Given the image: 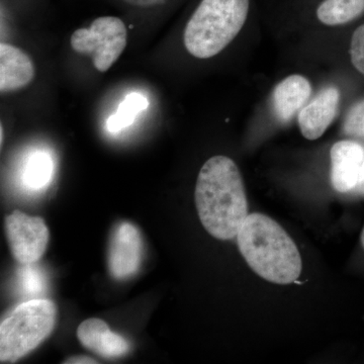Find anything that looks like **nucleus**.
<instances>
[{
	"mask_svg": "<svg viewBox=\"0 0 364 364\" xmlns=\"http://www.w3.org/2000/svg\"><path fill=\"white\" fill-rule=\"evenodd\" d=\"M350 56L353 66L364 75V23L352 36Z\"/></svg>",
	"mask_w": 364,
	"mask_h": 364,
	"instance_id": "obj_18",
	"label": "nucleus"
},
{
	"mask_svg": "<svg viewBox=\"0 0 364 364\" xmlns=\"http://www.w3.org/2000/svg\"><path fill=\"white\" fill-rule=\"evenodd\" d=\"M361 244H363V248H364V229L363 231V234H361Z\"/></svg>",
	"mask_w": 364,
	"mask_h": 364,
	"instance_id": "obj_23",
	"label": "nucleus"
},
{
	"mask_svg": "<svg viewBox=\"0 0 364 364\" xmlns=\"http://www.w3.org/2000/svg\"><path fill=\"white\" fill-rule=\"evenodd\" d=\"M77 337L86 349L105 358H121L130 350L129 342L121 335L112 332L109 325L100 318H88L81 323Z\"/></svg>",
	"mask_w": 364,
	"mask_h": 364,
	"instance_id": "obj_10",
	"label": "nucleus"
},
{
	"mask_svg": "<svg viewBox=\"0 0 364 364\" xmlns=\"http://www.w3.org/2000/svg\"><path fill=\"white\" fill-rule=\"evenodd\" d=\"M0 143H4V129H2L1 126V130H0Z\"/></svg>",
	"mask_w": 364,
	"mask_h": 364,
	"instance_id": "obj_22",
	"label": "nucleus"
},
{
	"mask_svg": "<svg viewBox=\"0 0 364 364\" xmlns=\"http://www.w3.org/2000/svg\"><path fill=\"white\" fill-rule=\"evenodd\" d=\"M340 92L335 86H328L318 93L299 114V126L308 140H317L334 121L338 112Z\"/></svg>",
	"mask_w": 364,
	"mask_h": 364,
	"instance_id": "obj_8",
	"label": "nucleus"
},
{
	"mask_svg": "<svg viewBox=\"0 0 364 364\" xmlns=\"http://www.w3.org/2000/svg\"><path fill=\"white\" fill-rule=\"evenodd\" d=\"M353 191L359 193V195L364 196V161L363 167H361L360 176H359L358 184H356L355 188H354Z\"/></svg>",
	"mask_w": 364,
	"mask_h": 364,
	"instance_id": "obj_21",
	"label": "nucleus"
},
{
	"mask_svg": "<svg viewBox=\"0 0 364 364\" xmlns=\"http://www.w3.org/2000/svg\"><path fill=\"white\" fill-rule=\"evenodd\" d=\"M18 287L21 294L25 296H30L32 299L36 296L44 294L46 289V279L44 272L33 264H23L18 270Z\"/></svg>",
	"mask_w": 364,
	"mask_h": 364,
	"instance_id": "obj_16",
	"label": "nucleus"
},
{
	"mask_svg": "<svg viewBox=\"0 0 364 364\" xmlns=\"http://www.w3.org/2000/svg\"><path fill=\"white\" fill-rule=\"evenodd\" d=\"M312 95L310 81L304 76H289L275 86L272 93L273 112L282 122H289L305 105Z\"/></svg>",
	"mask_w": 364,
	"mask_h": 364,
	"instance_id": "obj_12",
	"label": "nucleus"
},
{
	"mask_svg": "<svg viewBox=\"0 0 364 364\" xmlns=\"http://www.w3.org/2000/svg\"><path fill=\"white\" fill-rule=\"evenodd\" d=\"M149 102L147 98L138 92L127 95L119 105V109L107 119V129L111 133H119L134 123L136 116L147 109Z\"/></svg>",
	"mask_w": 364,
	"mask_h": 364,
	"instance_id": "obj_15",
	"label": "nucleus"
},
{
	"mask_svg": "<svg viewBox=\"0 0 364 364\" xmlns=\"http://www.w3.org/2000/svg\"><path fill=\"white\" fill-rule=\"evenodd\" d=\"M196 205L208 233L219 240L236 238L249 214L245 188L233 160L219 155L203 164L196 181Z\"/></svg>",
	"mask_w": 364,
	"mask_h": 364,
	"instance_id": "obj_1",
	"label": "nucleus"
},
{
	"mask_svg": "<svg viewBox=\"0 0 364 364\" xmlns=\"http://www.w3.org/2000/svg\"><path fill=\"white\" fill-rule=\"evenodd\" d=\"M364 14V0H325L316 9L317 20L323 25H346Z\"/></svg>",
	"mask_w": 364,
	"mask_h": 364,
	"instance_id": "obj_13",
	"label": "nucleus"
},
{
	"mask_svg": "<svg viewBox=\"0 0 364 364\" xmlns=\"http://www.w3.org/2000/svg\"><path fill=\"white\" fill-rule=\"evenodd\" d=\"M239 250L254 272L277 284H293L303 262L293 239L267 215H247L237 235Z\"/></svg>",
	"mask_w": 364,
	"mask_h": 364,
	"instance_id": "obj_2",
	"label": "nucleus"
},
{
	"mask_svg": "<svg viewBox=\"0 0 364 364\" xmlns=\"http://www.w3.org/2000/svg\"><path fill=\"white\" fill-rule=\"evenodd\" d=\"M4 227L11 254L21 265L33 264L44 255L50 234L42 218L16 210L7 215Z\"/></svg>",
	"mask_w": 364,
	"mask_h": 364,
	"instance_id": "obj_6",
	"label": "nucleus"
},
{
	"mask_svg": "<svg viewBox=\"0 0 364 364\" xmlns=\"http://www.w3.org/2000/svg\"><path fill=\"white\" fill-rule=\"evenodd\" d=\"M330 156L333 188L342 193L353 191L364 161L363 146L353 141H340L333 145Z\"/></svg>",
	"mask_w": 364,
	"mask_h": 364,
	"instance_id": "obj_9",
	"label": "nucleus"
},
{
	"mask_svg": "<svg viewBox=\"0 0 364 364\" xmlns=\"http://www.w3.org/2000/svg\"><path fill=\"white\" fill-rule=\"evenodd\" d=\"M36 69L32 59L20 48L0 44V90L1 92L21 90L32 82Z\"/></svg>",
	"mask_w": 364,
	"mask_h": 364,
	"instance_id": "obj_11",
	"label": "nucleus"
},
{
	"mask_svg": "<svg viewBox=\"0 0 364 364\" xmlns=\"http://www.w3.org/2000/svg\"><path fill=\"white\" fill-rule=\"evenodd\" d=\"M344 131L348 135L364 136V100L352 107L347 114Z\"/></svg>",
	"mask_w": 364,
	"mask_h": 364,
	"instance_id": "obj_17",
	"label": "nucleus"
},
{
	"mask_svg": "<svg viewBox=\"0 0 364 364\" xmlns=\"http://www.w3.org/2000/svg\"><path fill=\"white\" fill-rule=\"evenodd\" d=\"M54 173V162L48 153L39 151L28 158L23 169V184L33 191L47 188Z\"/></svg>",
	"mask_w": 364,
	"mask_h": 364,
	"instance_id": "obj_14",
	"label": "nucleus"
},
{
	"mask_svg": "<svg viewBox=\"0 0 364 364\" xmlns=\"http://www.w3.org/2000/svg\"><path fill=\"white\" fill-rule=\"evenodd\" d=\"M143 241L136 226L122 223L112 235L109 248V269L112 277L124 279L133 277L142 262Z\"/></svg>",
	"mask_w": 364,
	"mask_h": 364,
	"instance_id": "obj_7",
	"label": "nucleus"
},
{
	"mask_svg": "<svg viewBox=\"0 0 364 364\" xmlns=\"http://www.w3.org/2000/svg\"><path fill=\"white\" fill-rule=\"evenodd\" d=\"M119 1L133 9H151L166 6L171 0H119Z\"/></svg>",
	"mask_w": 364,
	"mask_h": 364,
	"instance_id": "obj_19",
	"label": "nucleus"
},
{
	"mask_svg": "<svg viewBox=\"0 0 364 364\" xmlns=\"http://www.w3.org/2000/svg\"><path fill=\"white\" fill-rule=\"evenodd\" d=\"M251 0H200L184 28L189 54L208 59L221 53L241 32Z\"/></svg>",
	"mask_w": 364,
	"mask_h": 364,
	"instance_id": "obj_3",
	"label": "nucleus"
},
{
	"mask_svg": "<svg viewBox=\"0 0 364 364\" xmlns=\"http://www.w3.org/2000/svg\"><path fill=\"white\" fill-rule=\"evenodd\" d=\"M57 309L50 299H30L16 306L0 325V361L16 363L50 336Z\"/></svg>",
	"mask_w": 364,
	"mask_h": 364,
	"instance_id": "obj_4",
	"label": "nucleus"
},
{
	"mask_svg": "<svg viewBox=\"0 0 364 364\" xmlns=\"http://www.w3.org/2000/svg\"><path fill=\"white\" fill-rule=\"evenodd\" d=\"M64 363L87 364L97 363V361H95V359L87 358V356H73V358H68L66 361H64Z\"/></svg>",
	"mask_w": 364,
	"mask_h": 364,
	"instance_id": "obj_20",
	"label": "nucleus"
},
{
	"mask_svg": "<svg viewBox=\"0 0 364 364\" xmlns=\"http://www.w3.org/2000/svg\"><path fill=\"white\" fill-rule=\"evenodd\" d=\"M127 26L117 16H100L90 28L72 33L70 45L79 54L88 55L97 71L107 72L117 61L127 46Z\"/></svg>",
	"mask_w": 364,
	"mask_h": 364,
	"instance_id": "obj_5",
	"label": "nucleus"
}]
</instances>
